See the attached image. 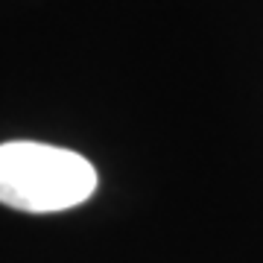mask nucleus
<instances>
[{"mask_svg":"<svg viewBox=\"0 0 263 263\" xmlns=\"http://www.w3.org/2000/svg\"><path fill=\"white\" fill-rule=\"evenodd\" d=\"M97 190V170L79 152L38 141L0 143V205L56 214L82 205Z\"/></svg>","mask_w":263,"mask_h":263,"instance_id":"f257e3e1","label":"nucleus"}]
</instances>
